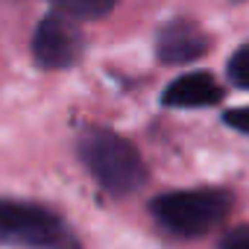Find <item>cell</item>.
<instances>
[{"instance_id":"3","label":"cell","mask_w":249,"mask_h":249,"mask_svg":"<svg viewBox=\"0 0 249 249\" xmlns=\"http://www.w3.org/2000/svg\"><path fill=\"white\" fill-rule=\"evenodd\" d=\"M0 243L30 249H79L73 231L53 211L15 199H0Z\"/></svg>"},{"instance_id":"6","label":"cell","mask_w":249,"mask_h":249,"mask_svg":"<svg viewBox=\"0 0 249 249\" xmlns=\"http://www.w3.org/2000/svg\"><path fill=\"white\" fill-rule=\"evenodd\" d=\"M161 100L170 108H202V106L220 103L223 100V88H220V82L211 73L194 71V73H185V76L173 79L164 88Z\"/></svg>"},{"instance_id":"10","label":"cell","mask_w":249,"mask_h":249,"mask_svg":"<svg viewBox=\"0 0 249 249\" xmlns=\"http://www.w3.org/2000/svg\"><path fill=\"white\" fill-rule=\"evenodd\" d=\"M220 249H249V226H237V229H231V231L223 237Z\"/></svg>"},{"instance_id":"2","label":"cell","mask_w":249,"mask_h":249,"mask_svg":"<svg viewBox=\"0 0 249 249\" xmlns=\"http://www.w3.org/2000/svg\"><path fill=\"white\" fill-rule=\"evenodd\" d=\"M231 211V194L220 188H194V191H173L153 199L156 220L182 237H196L223 223Z\"/></svg>"},{"instance_id":"5","label":"cell","mask_w":249,"mask_h":249,"mask_svg":"<svg viewBox=\"0 0 249 249\" xmlns=\"http://www.w3.org/2000/svg\"><path fill=\"white\" fill-rule=\"evenodd\" d=\"M208 50V36L188 18H176L161 27L156 38V56L164 65H188Z\"/></svg>"},{"instance_id":"4","label":"cell","mask_w":249,"mask_h":249,"mask_svg":"<svg viewBox=\"0 0 249 249\" xmlns=\"http://www.w3.org/2000/svg\"><path fill=\"white\" fill-rule=\"evenodd\" d=\"M82 47H85V41H82L79 27L73 24V18L62 15V12L47 15L33 36V56L41 68H50V71L76 65L82 56Z\"/></svg>"},{"instance_id":"7","label":"cell","mask_w":249,"mask_h":249,"mask_svg":"<svg viewBox=\"0 0 249 249\" xmlns=\"http://www.w3.org/2000/svg\"><path fill=\"white\" fill-rule=\"evenodd\" d=\"M50 3L68 15V18H82V21H94V18H106L117 0H50Z\"/></svg>"},{"instance_id":"1","label":"cell","mask_w":249,"mask_h":249,"mask_svg":"<svg viewBox=\"0 0 249 249\" xmlns=\"http://www.w3.org/2000/svg\"><path fill=\"white\" fill-rule=\"evenodd\" d=\"M79 156L91 176L108 194H132L147 182V167L138 150L111 129H88L79 138Z\"/></svg>"},{"instance_id":"9","label":"cell","mask_w":249,"mask_h":249,"mask_svg":"<svg viewBox=\"0 0 249 249\" xmlns=\"http://www.w3.org/2000/svg\"><path fill=\"white\" fill-rule=\"evenodd\" d=\"M223 120H226V126H231L234 132H240V135H249V106L226 111V114H223Z\"/></svg>"},{"instance_id":"8","label":"cell","mask_w":249,"mask_h":249,"mask_svg":"<svg viewBox=\"0 0 249 249\" xmlns=\"http://www.w3.org/2000/svg\"><path fill=\"white\" fill-rule=\"evenodd\" d=\"M229 76L237 88H246L249 91V44L237 47L229 59Z\"/></svg>"}]
</instances>
